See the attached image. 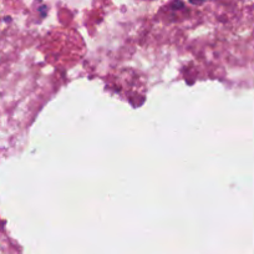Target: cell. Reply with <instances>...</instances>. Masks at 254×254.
I'll list each match as a JSON object with an SVG mask.
<instances>
[{"mask_svg":"<svg viewBox=\"0 0 254 254\" xmlns=\"http://www.w3.org/2000/svg\"><path fill=\"white\" fill-rule=\"evenodd\" d=\"M190 1L192 4H201V3H203L204 0H190Z\"/></svg>","mask_w":254,"mask_h":254,"instance_id":"cell-1","label":"cell"}]
</instances>
